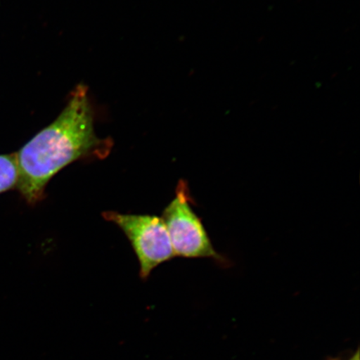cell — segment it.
I'll list each match as a JSON object with an SVG mask.
<instances>
[{"label": "cell", "instance_id": "1", "mask_svg": "<svg viewBox=\"0 0 360 360\" xmlns=\"http://www.w3.org/2000/svg\"><path fill=\"white\" fill-rule=\"evenodd\" d=\"M110 146L94 132L88 89L79 84L58 118L17 153L16 187L30 205L43 200L47 184L68 165L90 155H106Z\"/></svg>", "mask_w": 360, "mask_h": 360}, {"label": "cell", "instance_id": "2", "mask_svg": "<svg viewBox=\"0 0 360 360\" xmlns=\"http://www.w3.org/2000/svg\"><path fill=\"white\" fill-rule=\"evenodd\" d=\"M176 195L164 210L162 219L169 233L174 255L184 258H212L224 261L216 252L201 219L192 209L190 190L179 180Z\"/></svg>", "mask_w": 360, "mask_h": 360}, {"label": "cell", "instance_id": "3", "mask_svg": "<svg viewBox=\"0 0 360 360\" xmlns=\"http://www.w3.org/2000/svg\"><path fill=\"white\" fill-rule=\"evenodd\" d=\"M107 221L122 229L131 243L141 265V277L146 280L158 265L174 257L167 228L163 219L154 215L124 214L115 211L102 214Z\"/></svg>", "mask_w": 360, "mask_h": 360}, {"label": "cell", "instance_id": "4", "mask_svg": "<svg viewBox=\"0 0 360 360\" xmlns=\"http://www.w3.org/2000/svg\"><path fill=\"white\" fill-rule=\"evenodd\" d=\"M19 169L16 155H0V193L16 187Z\"/></svg>", "mask_w": 360, "mask_h": 360}, {"label": "cell", "instance_id": "5", "mask_svg": "<svg viewBox=\"0 0 360 360\" xmlns=\"http://www.w3.org/2000/svg\"><path fill=\"white\" fill-rule=\"evenodd\" d=\"M349 360H359V352H357L356 354H355L354 356L352 359H350Z\"/></svg>", "mask_w": 360, "mask_h": 360}]
</instances>
